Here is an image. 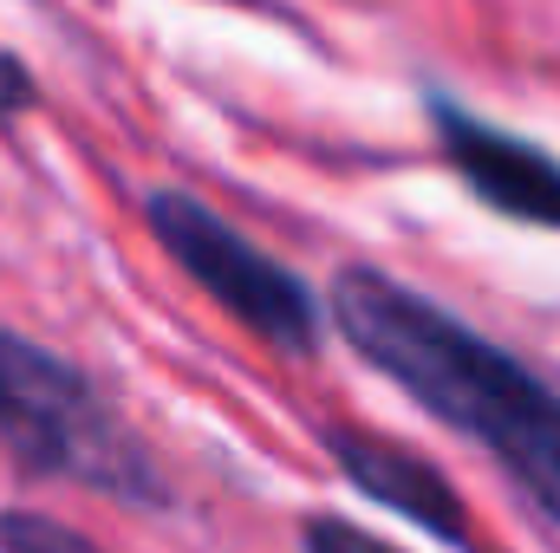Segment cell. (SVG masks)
I'll return each mask as SVG.
<instances>
[{"label":"cell","instance_id":"cell-5","mask_svg":"<svg viewBox=\"0 0 560 553\" xmlns=\"http://www.w3.org/2000/svg\"><path fill=\"white\" fill-rule=\"evenodd\" d=\"M326 443H332L346 482L365 489L378 508L405 515L411 528L436 534L443 548H469V508L450 495V482H443L423 456L398 449V443H385V436H365V430H332Z\"/></svg>","mask_w":560,"mask_h":553},{"label":"cell","instance_id":"cell-6","mask_svg":"<svg viewBox=\"0 0 560 553\" xmlns=\"http://www.w3.org/2000/svg\"><path fill=\"white\" fill-rule=\"evenodd\" d=\"M0 553H98V548H92L85 534L46 521V515L13 508V515H0Z\"/></svg>","mask_w":560,"mask_h":553},{"label":"cell","instance_id":"cell-2","mask_svg":"<svg viewBox=\"0 0 560 553\" xmlns=\"http://www.w3.org/2000/svg\"><path fill=\"white\" fill-rule=\"evenodd\" d=\"M0 456L118 502H163V482L138 436L66 358L39 352L20 332H0Z\"/></svg>","mask_w":560,"mask_h":553},{"label":"cell","instance_id":"cell-3","mask_svg":"<svg viewBox=\"0 0 560 553\" xmlns=\"http://www.w3.org/2000/svg\"><path fill=\"white\" fill-rule=\"evenodd\" d=\"M150 228L170 248V261L196 280L222 313H235L248 332H261L280 352H313L319 345L313 293L287 274L275 255H261L255 242H242L215 209H202L196 196L156 189L150 196Z\"/></svg>","mask_w":560,"mask_h":553},{"label":"cell","instance_id":"cell-1","mask_svg":"<svg viewBox=\"0 0 560 553\" xmlns=\"http://www.w3.org/2000/svg\"><path fill=\"white\" fill-rule=\"evenodd\" d=\"M339 332L430 416L482 443L548 515L560 521V398L515 365L502 345L476 339L463 319L372 268H346L332 286Z\"/></svg>","mask_w":560,"mask_h":553},{"label":"cell","instance_id":"cell-7","mask_svg":"<svg viewBox=\"0 0 560 553\" xmlns=\"http://www.w3.org/2000/svg\"><path fill=\"white\" fill-rule=\"evenodd\" d=\"M306 553H398L385 548L378 534H365V528H352V521H332V515H319V521H306Z\"/></svg>","mask_w":560,"mask_h":553},{"label":"cell","instance_id":"cell-8","mask_svg":"<svg viewBox=\"0 0 560 553\" xmlns=\"http://www.w3.org/2000/svg\"><path fill=\"white\" fill-rule=\"evenodd\" d=\"M20 105H33V85H26V72L0 52V111H20Z\"/></svg>","mask_w":560,"mask_h":553},{"label":"cell","instance_id":"cell-4","mask_svg":"<svg viewBox=\"0 0 560 553\" xmlns=\"http://www.w3.org/2000/svg\"><path fill=\"white\" fill-rule=\"evenodd\" d=\"M436 131H443V150L450 163L469 176V189L515 215V222H541V228H560V163L535 143L509 138V131H489L482 118L469 111H436Z\"/></svg>","mask_w":560,"mask_h":553}]
</instances>
